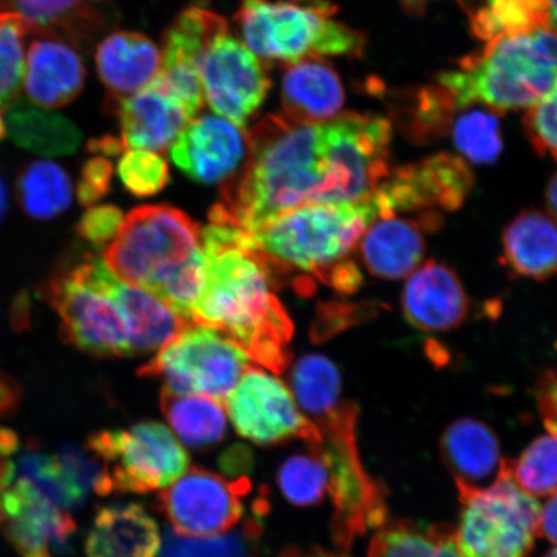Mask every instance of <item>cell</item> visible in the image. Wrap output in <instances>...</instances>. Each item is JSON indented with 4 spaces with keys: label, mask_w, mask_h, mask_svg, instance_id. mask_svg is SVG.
<instances>
[{
    "label": "cell",
    "mask_w": 557,
    "mask_h": 557,
    "mask_svg": "<svg viewBox=\"0 0 557 557\" xmlns=\"http://www.w3.org/2000/svg\"><path fill=\"white\" fill-rule=\"evenodd\" d=\"M206 281L191 322L211 326L249 359L282 373L290 363L294 324L274 294L284 269L263 252L252 234L230 222L211 221L200 232Z\"/></svg>",
    "instance_id": "obj_1"
},
{
    "label": "cell",
    "mask_w": 557,
    "mask_h": 557,
    "mask_svg": "<svg viewBox=\"0 0 557 557\" xmlns=\"http://www.w3.org/2000/svg\"><path fill=\"white\" fill-rule=\"evenodd\" d=\"M39 295L58 312L62 339L96 357L158 351L186 325L150 292L121 281L89 253L61 262Z\"/></svg>",
    "instance_id": "obj_2"
},
{
    "label": "cell",
    "mask_w": 557,
    "mask_h": 557,
    "mask_svg": "<svg viewBox=\"0 0 557 557\" xmlns=\"http://www.w3.org/2000/svg\"><path fill=\"white\" fill-rule=\"evenodd\" d=\"M325 186L319 124L271 114L249 132L247 164L222 189L209 220L253 233L289 209L323 203Z\"/></svg>",
    "instance_id": "obj_3"
},
{
    "label": "cell",
    "mask_w": 557,
    "mask_h": 557,
    "mask_svg": "<svg viewBox=\"0 0 557 557\" xmlns=\"http://www.w3.org/2000/svg\"><path fill=\"white\" fill-rule=\"evenodd\" d=\"M103 261L121 281L150 292L193 323L206 263L199 227L189 215L170 206L134 209L104 250Z\"/></svg>",
    "instance_id": "obj_4"
},
{
    "label": "cell",
    "mask_w": 557,
    "mask_h": 557,
    "mask_svg": "<svg viewBox=\"0 0 557 557\" xmlns=\"http://www.w3.org/2000/svg\"><path fill=\"white\" fill-rule=\"evenodd\" d=\"M458 69L437 76L457 108L484 104L498 114L529 109L557 88V33L549 27L487 40Z\"/></svg>",
    "instance_id": "obj_5"
},
{
    "label": "cell",
    "mask_w": 557,
    "mask_h": 557,
    "mask_svg": "<svg viewBox=\"0 0 557 557\" xmlns=\"http://www.w3.org/2000/svg\"><path fill=\"white\" fill-rule=\"evenodd\" d=\"M336 12L330 0H240L234 21L244 45L268 66L305 58H360L364 35L333 20Z\"/></svg>",
    "instance_id": "obj_6"
},
{
    "label": "cell",
    "mask_w": 557,
    "mask_h": 557,
    "mask_svg": "<svg viewBox=\"0 0 557 557\" xmlns=\"http://www.w3.org/2000/svg\"><path fill=\"white\" fill-rule=\"evenodd\" d=\"M379 209L371 198L352 203H309L289 209L252 234L257 244L284 269H298L329 283L347 260Z\"/></svg>",
    "instance_id": "obj_7"
},
{
    "label": "cell",
    "mask_w": 557,
    "mask_h": 557,
    "mask_svg": "<svg viewBox=\"0 0 557 557\" xmlns=\"http://www.w3.org/2000/svg\"><path fill=\"white\" fill-rule=\"evenodd\" d=\"M357 417V407L344 403L313 422L322 434L317 448L329 468V491L336 506L334 540L345 548L367 529L383 525L386 515L381 487L369 478L360 461Z\"/></svg>",
    "instance_id": "obj_8"
},
{
    "label": "cell",
    "mask_w": 557,
    "mask_h": 557,
    "mask_svg": "<svg viewBox=\"0 0 557 557\" xmlns=\"http://www.w3.org/2000/svg\"><path fill=\"white\" fill-rule=\"evenodd\" d=\"M326 169L324 203L371 198L389 174L393 125L385 117L345 113L319 124Z\"/></svg>",
    "instance_id": "obj_9"
},
{
    "label": "cell",
    "mask_w": 557,
    "mask_h": 557,
    "mask_svg": "<svg viewBox=\"0 0 557 557\" xmlns=\"http://www.w3.org/2000/svg\"><path fill=\"white\" fill-rule=\"evenodd\" d=\"M461 498L455 534L463 557H529L539 535L541 506L520 490L510 468L486 490Z\"/></svg>",
    "instance_id": "obj_10"
},
{
    "label": "cell",
    "mask_w": 557,
    "mask_h": 557,
    "mask_svg": "<svg viewBox=\"0 0 557 557\" xmlns=\"http://www.w3.org/2000/svg\"><path fill=\"white\" fill-rule=\"evenodd\" d=\"M249 357L211 326L190 323L159 348L156 358L139 369L159 377L166 392L205 395L224 400L249 368Z\"/></svg>",
    "instance_id": "obj_11"
},
{
    "label": "cell",
    "mask_w": 557,
    "mask_h": 557,
    "mask_svg": "<svg viewBox=\"0 0 557 557\" xmlns=\"http://www.w3.org/2000/svg\"><path fill=\"white\" fill-rule=\"evenodd\" d=\"M87 448L103 465L114 492L165 490L189 469L190 458L170 429L143 422L128 430H103L88 438Z\"/></svg>",
    "instance_id": "obj_12"
},
{
    "label": "cell",
    "mask_w": 557,
    "mask_h": 557,
    "mask_svg": "<svg viewBox=\"0 0 557 557\" xmlns=\"http://www.w3.org/2000/svg\"><path fill=\"white\" fill-rule=\"evenodd\" d=\"M475 177L462 157L438 152L389 171L373 194L379 218L403 212H455L465 205Z\"/></svg>",
    "instance_id": "obj_13"
},
{
    "label": "cell",
    "mask_w": 557,
    "mask_h": 557,
    "mask_svg": "<svg viewBox=\"0 0 557 557\" xmlns=\"http://www.w3.org/2000/svg\"><path fill=\"white\" fill-rule=\"evenodd\" d=\"M230 420L238 433L257 444L304 438L311 447L322 443L315 423L298 409L294 395L274 375L248 368L226 396Z\"/></svg>",
    "instance_id": "obj_14"
},
{
    "label": "cell",
    "mask_w": 557,
    "mask_h": 557,
    "mask_svg": "<svg viewBox=\"0 0 557 557\" xmlns=\"http://www.w3.org/2000/svg\"><path fill=\"white\" fill-rule=\"evenodd\" d=\"M198 69L209 107L242 128L271 88L269 66L228 32L200 54Z\"/></svg>",
    "instance_id": "obj_15"
},
{
    "label": "cell",
    "mask_w": 557,
    "mask_h": 557,
    "mask_svg": "<svg viewBox=\"0 0 557 557\" xmlns=\"http://www.w3.org/2000/svg\"><path fill=\"white\" fill-rule=\"evenodd\" d=\"M248 485L246 479L228 482L215 473L193 470L165 487L160 506L177 534L208 537L238 524Z\"/></svg>",
    "instance_id": "obj_16"
},
{
    "label": "cell",
    "mask_w": 557,
    "mask_h": 557,
    "mask_svg": "<svg viewBox=\"0 0 557 557\" xmlns=\"http://www.w3.org/2000/svg\"><path fill=\"white\" fill-rule=\"evenodd\" d=\"M0 15L18 17L32 37L64 40L81 52L117 24L111 0H0Z\"/></svg>",
    "instance_id": "obj_17"
},
{
    "label": "cell",
    "mask_w": 557,
    "mask_h": 557,
    "mask_svg": "<svg viewBox=\"0 0 557 557\" xmlns=\"http://www.w3.org/2000/svg\"><path fill=\"white\" fill-rule=\"evenodd\" d=\"M248 151V135L221 115L193 120L172 144L173 163L195 183L215 185L239 169Z\"/></svg>",
    "instance_id": "obj_18"
},
{
    "label": "cell",
    "mask_w": 557,
    "mask_h": 557,
    "mask_svg": "<svg viewBox=\"0 0 557 557\" xmlns=\"http://www.w3.org/2000/svg\"><path fill=\"white\" fill-rule=\"evenodd\" d=\"M0 524L21 555L65 548L76 525L62 510L23 478H13L0 492Z\"/></svg>",
    "instance_id": "obj_19"
},
{
    "label": "cell",
    "mask_w": 557,
    "mask_h": 557,
    "mask_svg": "<svg viewBox=\"0 0 557 557\" xmlns=\"http://www.w3.org/2000/svg\"><path fill=\"white\" fill-rule=\"evenodd\" d=\"M443 226V214L428 212L418 219L398 214L375 219L361 236L358 246L368 273L386 281H400L420 267L426 252L424 234Z\"/></svg>",
    "instance_id": "obj_20"
},
{
    "label": "cell",
    "mask_w": 557,
    "mask_h": 557,
    "mask_svg": "<svg viewBox=\"0 0 557 557\" xmlns=\"http://www.w3.org/2000/svg\"><path fill=\"white\" fill-rule=\"evenodd\" d=\"M404 317L422 332L458 329L470 312L461 278L447 263L430 260L408 276L401 295Z\"/></svg>",
    "instance_id": "obj_21"
},
{
    "label": "cell",
    "mask_w": 557,
    "mask_h": 557,
    "mask_svg": "<svg viewBox=\"0 0 557 557\" xmlns=\"http://www.w3.org/2000/svg\"><path fill=\"white\" fill-rule=\"evenodd\" d=\"M442 455L457 485L459 497L486 490L510 468L499 442L487 424L461 418L445 430Z\"/></svg>",
    "instance_id": "obj_22"
},
{
    "label": "cell",
    "mask_w": 557,
    "mask_h": 557,
    "mask_svg": "<svg viewBox=\"0 0 557 557\" xmlns=\"http://www.w3.org/2000/svg\"><path fill=\"white\" fill-rule=\"evenodd\" d=\"M86 76L81 51L66 41L33 37L27 46L23 86L34 104L66 107L81 95Z\"/></svg>",
    "instance_id": "obj_23"
},
{
    "label": "cell",
    "mask_w": 557,
    "mask_h": 557,
    "mask_svg": "<svg viewBox=\"0 0 557 557\" xmlns=\"http://www.w3.org/2000/svg\"><path fill=\"white\" fill-rule=\"evenodd\" d=\"M113 109L121 117L122 141L127 149L165 151L193 121L156 79Z\"/></svg>",
    "instance_id": "obj_24"
},
{
    "label": "cell",
    "mask_w": 557,
    "mask_h": 557,
    "mask_svg": "<svg viewBox=\"0 0 557 557\" xmlns=\"http://www.w3.org/2000/svg\"><path fill=\"white\" fill-rule=\"evenodd\" d=\"M97 73L114 104L151 83L162 65V51L149 37L137 32H114L96 46Z\"/></svg>",
    "instance_id": "obj_25"
},
{
    "label": "cell",
    "mask_w": 557,
    "mask_h": 557,
    "mask_svg": "<svg viewBox=\"0 0 557 557\" xmlns=\"http://www.w3.org/2000/svg\"><path fill=\"white\" fill-rule=\"evenodd\" d=\"M284 114L302 123L333 120L345 103L343 82L323 58H305L285 65L282 79Z\"/></svg>",
    "instance_id": "obj_26"
},
{
    "label": "cell",
    "mask_w": 557,
    "mask_h": 557,
    "mask_svg": "<svg viewBox=\"0 0 557 557\" xmlns=\"http://www.w3.org/2000/svg\"><path fill=\"white\" fill-rule=\"evenodd\" d=\"M500 262L515 277L543 282L557 275V224L537 209H524L503 235Z\"/></svg>",
    "instance_id": "obj_27"
},
{
    "label": "cell",
    "mask_w": 557,
    "mask_h": 557,
    "mask_svg": "<svg viewBox=\"0 0 557 557\" xmlns=\"http://www.w3.org/2000/svg\"><path fill=\"white\" fill-rule=\"evenodd\" d=\"M159 527L141 506L104 507L86 541L87 557H157Z\"/></svg>",
    "instance_id": "obj_28"
},
{
    "label": "cell",
    "mask_w": 557,
    "mask_h": 557,
    "mask_svg": "<svg viewBox=\"0 0 557 557\" xmlns=\"http://www.w3.org/2000/svg\"><path fill=\"white\" fill-rule=\"evenodd\" d=\"M7 135L20 148L45 157H65L78 150L82 132L67 117L26 101L3 111Z\"/></svg>",
    "instance_id": "obj_29"
},
{
    "label": "cell",
    "mask_w": 557,
    "mask_h": 557,
    "mask_svg": "<svg viewBox=\"0 0 557 557\" xmlns=\"http://www.w3.org/2000/svg\"><path fill=\"white\" fill-rule=\"evenodd\" d=\"M457 110L455 97L441 83L410 90L393 103L395 122L404 136L418 145L449 134Z\"/></svg>",
    "instance_id": "obj_30"
},
{
    "label": "cell",
    "mask_w": 557,
    "mask_h": 557,
    "mask_svg": "<svg viewBox=\"0 0 557 557\" xmlns=\"http://www.w3.org/2000/svg\"><path fill=\"white\" fill-rule=\"evenodd\" d=\"M162 409L174 433L190 447L212 445L225 435L226 416L220 400L163 389Z\"/></svg>",
    "instance_id": "obj_31"
},
{
    "label": "cell",
    "mask_w": 557,
    "mask_h": 557,
    "mask_svg": "<svg viewBox=\"0 0 557 557\" xmlns=\"http://www.w3.org/2000/svg\"><path fill=\"white\" fill-rule=\"evenodd\" d=\"M17 199L24 212L33 219L59 218L72 205V181L59 164L35 160L20 173Z\"/></svg>",
    "instance_id": "obj_32"
},
{
    "label": "cell",
    "mask_w": 557,
    "mask_h": 557,
    "mask_svg": "<svg viewBox=\"0 0 557 557\" xmlns=\"http://www.w3.org/2000/svg\"><path fill=\"white\" fill-rule=\"evenodd\" d=\"M369 557H463L455 534L443 527L423 529L406 521L381 525Z\"/></svg>",
    "instance_id": "obj_33"
},
{
    "label": "cell",
    "mask_w": 557,
    "mask_h": 557,
    "mask_svg": "<svg viewBox=\"0 0 557 557\" xmlns=\"http://www.w3.org/2000/svg\"><path fill=\"white\" fill-rule=\"evenodd\" d=\"M468 16L471 30L485 41L549 27L547 0H483Z\"/></svg>",
    "instance_id": "obj_34"
},
{
    "label": "cell",
    "mask_w": 557,
    "mask_h": 557,
    "mask_svg": "<svg viewBox=\"0 0 557 557\" xmlns=\"http://www.w3.org/2000/svg\"><path fill=\"white\" fill-rule=\"evenodd\" d=\"M292 387L299 406L313 420L339 406L341 377L333 361L322 355H306L292 373Z\"/></svg>",
    "instance_id": "obj_35"
},
{
    "label": "cell",
    "mask_w": 557,
    "mask_h": 557,
    "mask_svg": "<svg viewBox=\"0 0 557 557\" xmlns=\"http://www.w3.org/2000/svg\"><path fill=\"white\" fill-rule=\"evenodd\" d=\"M465 109L468 111L453 121L449 131L457 150L473 164L496 163L504 150L497 111L472 107Z\"/></svg>",
    "instance_id": "obj_36"
},
{
    "label": "cell",
    "mask_w": 557,
    "mask_h": 557,
    "mask_svg": "<svg viewBox=\"0 0 557 557\" xmlns=\"http://www.w3.org/2000/svg\"><path fill=\"white\" fill-rule=\"evenodd\" d=\"M513 482L532 497L557 491V434L540 436L511 462Z\"/></svg>",
    "instance_id": "obj_37"
},
{
    "label": "cell",
    "mask_w": 557,
    "mask_h": 557,
    "mask_svg": "<svg viewBox=\"0 0 557 557\" xmlns=\"http://www.w3.org/2000/svg\"><path fill=\"white\" fill-rule=\"evenodd\" d=\"M311 455L290 457L278 471V484L290 504L311 506L320 503L330 487V472L322 455L312 447Z\"/></svg>",
    "instance_id": "obj_38"
},
{
    "label": "cell",
    "mask_w": 557,
    "mask_h": 557,
    "mask_svg": "<svg viewBox=\"0 0 557 557\" xmlns=\"http://www.w3.org/2000/svg\"><path fill=\"white\" fill-rule=\"evenodd\" d=\"M25 24L16 16L0 15V110L17 101L24 81Z\"/></svg>",
    "instance_id": "obj_39"
},
{
    "label": "cell",
    "mask_w": 557,
    "mask_h": 557,
    "mask_svg": "<svg viewBox=\"0 0 557 557\" xmlns=\"http://www.w3.org/2000/svg\"><path fill=\"white\" fill-rule=\"evenodd\" d=\"M117 174L125 189L136 197H151L170 184V170L165 160L154 151L131 149L123 152Z\"/></svg>",
    "instance_id": "obj_40"
},
{
    "label": "cell",
    "mask_w": 557,
    "mask_h": 557,
    "mask_svg": "<svg viewBox=\"0 0 557 557\" xmlns=\"http://www.w3.org/2000/svg\"><path fill=\"white\" fill-rule=\"evenodd\" d=\"M163 557H247L246 543L238 534L222 537H186L171 534Z\"/></svg>",
    "instance_id": "obj_41"
},
{
    "label": "cell",
    "mask_w": 557,
    "mask_h": 557,
    "mask_svg": "<svg viewBox=\"0 0 557 557\" xmlns=\"http://www.w3.org/2000/svg\"><path fill=\"white\" fill-rule=\"evenodd\" d=\"M522 123L534 150L557 163V88L529 108Z\"/></svg>",
    "instance_id": "obj_42"
},
{
    "label": "cell",
    "mask_w": 557,
    "mask_h": 557,
    "mask_svg": "<svg viewBox=\"0 0 557 557\" xmlns=\"http://www.w3.org/2000/svg\"><path fill=\"white\" fill-rule=\"evenodd\" d=\"M123 220V212L117 207H92L82 215L76 230H78L83 239L96 244V246H102V244L115 238Z\"/></svg>",
    "instance_id": "obj_43"
},
{
    "label": "cell",
    "mask_w": 557,
    "mask_h": 557,
    "mask_svg": "<svg viewBox=\"0 0 557 557\" xmlns=\"http://www.w3.org/2000/svg\"><path fill=\"white\" fill-rule=\"evenodd\" d=\"M114 176V165L108 159L95 157L83 165L82 176L76 195L81 205L92 207L110 190L111 180Z\"/></svg>",
    "instance_id": "obj_44"
},
{
    "label": "cell",
    "mask_w": 557,
    "mask_h": 557,
    "mask_svg": "<svg viewBox=\"0 0 557 557\" xmlns=\"http://www.w3.org/2000/svg\"><path fill=\"white\" fill-rule=\"evenodd\" d=\"M540 413L547 433L557 434V372L542 375L537 388Z\"/></svg>",
    "instance_id": "obj_45"
},
{
    "label": "cell",
    "mask_w": 557,
    "mask_h": 557,
    "mask_svg": "<svg viewBox=\"0 0 557 557\" xmlns=\"http://www.w3.org/2000/svg\"><path fill=\"white\" fill-rule=\"evenodd\" d=\"M539 535L557 545V491L549 496L545 507H541Z\"/></svg>",
    "instance_id": "obj_46"
},
{
    "label": "cell",
    "mask_w": 557,
    "mask_h": 557,
    "mask_svg": "<svg viewBox=\"0 0 557 557\" xmlns=\"http://www.w3.org/2000/svg\"><path fill=\"white\" fill-rule=\"evenodd\" d=\"M20 401V388L10 377L0 374V416L10 414Z\"/></svg>",
    "instance_id": "obj_47"
},
{
    "label": "cell",
    "mask_w": 557,
    "mask_h": 557,
    "mask_svg": "<svg viewBox=\"0 0 557 557\" xmlns=\"http://www.w3.org/2000/svg\"><path fill=\"white\" fill-rule=\"evenodd\" d=\"M125 148L124 143L122 141V138H115V137H102L100 139H94V141H90L88 144V150L90 152H95V154H103L109 157H116L122 154Z\"/></svg>",
    "instance_id": "obj_48"
},
{
    "label": "cell",
    "mask_w": 557,
    "mask_h": 557,
    "mask_svg": "<svg viewBox=\"0 0 557 557\" xmlns=\"http://www.w3.org/2000/svg\"><path fill=\"white\" fill-rule=\"evenodd\" d=\"M248 450L234 448L232 451L226 453L224 461H222V468L226 470V472H236L240 470L248 469Z\"/></svg>",
    "instance_id": "obj_49"
},
{
    "label": "cell",
    "mask_w": 557,
    "mask_h": 557,
    "mask_svg": "<svg viewBox=\"0 0 557 557\" xmlns=\"http://www.w3.org/2000/svg\"><path fill=\"white\" fill-rule=\"evenodd\" d=\"M546 205L549 214L553 215V220L557 224V172L554 174L553 178L549 180L546 190Z\"/></svg>",
    "instance_id": "obj_50"
},
{
    "label": "cell",
    "mask_w": 557,
    "mask_h": 557,
    "mask_svg": "<svg viewBox=\"0 0 557 557\" xmlns=\"http://www.w3.org/2000/svg\"><path fill=\"white\" fill-rule=\"evenodd\" d=\"M548 26L557 33V0H547Z\"/></svg>",
    "instance_id": "obj_51"
},
{
    "label": "cell",
    "mask_w": 557,
    "mask_h": 557,
    "mask_svg": "<svg viewBox=\"0 0 557 557\" xmlns=\"http://www.w3.org/2000/svg\"><path fill=\"white\" fill-rule=\"evenodd\" d=\"M7 206H9V198H7L4 181L2 177H0V221L4 219Z\"/></svg>",
    "instance_id": "obj_52"
},
{
    "label": "cell",
    "mask_w": 557,
    "mask_h": 557,
    "mask_svg": "<svg viewBox=\"0 0 557 557\" xmlns=\"http://www.w3.org/2000/svg\"><path fill=\"white\" fill-rule=\"evenodd\" d=\"M284 557H344L338 555H332V554H324V553H317V554H310V555H304L298 553H288L287 556Z\"/></svg>",
    "instance_id": "obj_53"
},
{
    "label": "cell",
    "mask_w": 557,
    "mask_h": 557,
    "mask_svg": "<svg viewBox=\"0 0 557 557\" xmlns=\"http://www.w3.org/2000/svg\"><path fill=\"white\" fill-rule=\"evenodd\" d=\"M7 135V127H5V122H4V115H3V111L0 110V141H2V139L5 137Z\"/></svg>",
    "instance_id": "obj_54"
},
{
    "label": "cell",
    "mask_w": 557,
    "mask_h": 557,
    "mask_svg": "<svg viewBox=\"0 0 557 557\" xmlns=\"http://www.w3.org/2000/svg\"><path fill=\"white\" fill-rule=\"evenodd\" d=\"M543 557H557V547L553 548L552 552H548L545 556Z\"/></svg>",
    "instance_id": "obj_55"
},
{
    "label": "cell",
    "mask_w": 557,
    "mask_h": 557,
    "mask_svg": "<svg viewBox=\"0 0 557 557\" xmlns=\"http://www.w3.org/2000/svg\"><path fill=\"white\" fill-rule=\"evenodd\" d=\"M456 2H457L459 5H462V7H463V9L466 10V5H465V3L462 2V0H456Z\"/></svg>",
    "instance_id": "obj_56"
},
{
    "label": "cell",
    "mask_w": 557,
    "mask_h": 557,
    "mask_svg": "<svg viewBox=\"0 0 557 557\" xmlns=\"http://www.w3.org/2000/svg\"><path fill=\"white\" fill-rule=\"evenodd\" d=\"M297 2L309 3V2H312V0H297Z\"/></svg>",
    "instance_id": "obj_57"
}]
</instances>
